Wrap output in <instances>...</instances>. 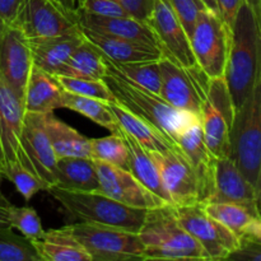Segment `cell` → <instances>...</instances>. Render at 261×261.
Returning a JSON list of instances; mask_svg holds the SVG:
<instances>
[{
  "instance_id": "obj_10",
  "label": "cell",
  "mask_w": 261,
  "mask_h": 261,
  "mask_svg": "<svg viewBox=\"0 0 261 261\" xmlns=\"http://www.w3.org/2000/svg\"><path fill=\"white\" fill-rule=\"evenodd\" d=\"M175 213L181 226L205 250L209 260H228L241 245V239L209 216L201 204L175 206Z\"/></svg>"
},
{
  "instance_id": "obj_18",
  "label": "cell",
  "mask_w": 261,
  "mask_h": 261,
  "mask_svg": "<svg viewBox=\"0 0 261 261\" xmlns=\"http://www.w3.org/2000/svg\"><path fill=\"white\" fill-rule=\"evenodd\" d=\"M24 114L22 98L0 74V142L5 163L19 160Z\"/></svg>"
},
{
  "instance_id": "obj_27",
  "label": "cell",
  "mask_w": 261,
  "mask_h": 261,
  "mask_svg": "<svg viewBox=\"0 0 261 261\" xmlns=\"http://www.w3.org/2000/svg\"><path fill=\"white\" fill-rule=\"evenodd\" d=\"M109 106L114 112L119 126L149 152H162V150H168L177 145L171 142L157 127L139 119L116 102L109 103Z\"/></svg>"
},
{
  "instance_id": "obj_53",
  "label": "cell",
  "mask_w": 261,
  "mask_h": 261,
  "mask_svg": "<svg viewBox=\"0 0 261 261\" xmlns=\"http://www.w3.org/2000/svg\"><path fill=\"white\" fill-rule=\"evenodd\" d=\"M257 3H259V7H260V10H261V0H257Z\"/></svg>"
},
{
  "instance_id": "obj_6",
  "label": "cell",
  "mask_w": 261,
  "mask_h": 261,
  "mask_svg": "<svg viewBox=\"0 0 261 261\" xmlns=\"http://www.w3.org/2000/svg\"><path fill=\"white\" fill-rule=\"evenodd\" d=\"M69 226L92 261L142 260L144 245L138 232L88 222Z\"/></svg>"
},
{
  "instance_id": "obj_36",
  "label": "cell",
  "mask_w": 261,
  "mask_h": 261,
  "mask_svg": "<svg viewBox=\"0 0 261 261\" xmlns=\"http://www.w3.org/2000/svg\"><path fill=\"white\" fill-rule=\"evenodd\" d=\"M61 88L65 92L79 94V96L91 97V98L99 99L106 103L116 102L111 89L106 84L103 79H86V78H73L66 75H54Z\"/></svg>"
},
{
  "instance_id": "obj_44",
  "label": "cell",
  "mask_w": 261,
  "mask_h": 261,
  "mask_svg": "<svg viewBox=\"0 0 261 261\" xmlns=\"http://www.w3.org/2000/svg\"><path fill=\"white\" fill-rule=\"evenodd\" d=\"M242 239L250 240V241H254L256 244L261 245V217L247 228L246 233H245V236Z\"/></svg>"
},
{
  "instance_id": "obj_4",
  "label": "cell",
  "mask_w": 261,
  "mask_h": 261,
  "mask_svg": "<svg viewBox=\"0 0 261 261\" xmlns=\"http://www.w3.org/2000/svg\"><path fill=\"white\" fill-rule=\"evenodd\" d=\"M46 191L76 222L106 224L139 232L148 213V209L125 205L101 191H69L56 186H50Z\"/></svg>"
},
{
  "instance_id": "obj_28",
  "label": "cell",
  "mask_w": 261,
  "mask_h": 261,
  "mask_svg": "<svg viewBox=\"0 0 261 261\" xmlns=\"http://www.w3.org/2000/svg\"><path fill=\"white\" fill-rule=\"evenodd\" d=\"M45 127L56 157L91 158L89 138L61 121L54 112L45 114Z\"/></svg>"
},
{
  "instance_id": "obj_13",
  "label": "cell",
  "mask_w": 261,
  "mask_h": 261,
  "mask_svg": "<svg viewBox=\"0 0 261 261\" xmlns=\"http://www.w3.org/2000/svg\"><path fill=\"white\" fill-rule=\"evenodd\" d=\"M17 24L28 38L54 37L79 30L75 10L53 0H24Z\"/></svg>"
},
{
  "instance_id": "obj_1",
  "label": "cell",
  "mask_w": 261,
  "mask_h": 261,
  "mask_svg": "<svg viewBox=\"0 0 261 261\" xmlns=\"http://www.w3.org/2000/svg\"><path fill=\"white\" fill-rule=\"evenodd\" d=\"M261 51V20L257 0H244L231 28L226 78L234 111L242 106L254 84Z\"/></svg>"
},
{
  "instance_id": "obj_30",
  "label": "cell",
  "mask_w": 261,
  "mask_h": 261,
  "mask_svg": "<svg viewBox=\"0 0 261 261\" xmlns=\"http://www.w3.org/2000/svg\"><path fill=\"white\" fill-rule=\"evenodd\" d=\"M201 205L209 216L224 224L240 239L245 236L247 228L261 217L260 206L239 203H205Z\"/></svg>"
},
{
  "instance_id": "obj_49",
  "label": "cell",
  "mask_w": 261,
  "mask_h": 261,
  "mask_svg": "<svg viewBox=\"0 0 261 261\" xmlns=\"http://www.w3.org/2000/svg\"><path fill=\"white\" fill-rule=\"evenodd\" d=\"M5 160H4V153H3V147H2V142H0V172H2V168L4 166Z\"/></svg>"
},
{
  "instance_id": "obj_33",
  "label": "cell",
  "mask_w": 261,
  "mask_h": 261,
  "mask_svg": "<svg viewBox=\"0 0 261 261\" xmlns=\"http://www.w3.org/2000/svg\"><path fill=\"white\" fill-rule=\"evenodd\" d=\"M92 160L101 161L127 170L129 168V153L121 133H111L107 137L89 139Z\"/></svg>"
},
{
  "instance_id": "obj_2",
  "label": "cell",
  "mask_w": 261,
  "mask_h": 261,
  "mask_svg": "<svg viewBox=\"0 0 261 261\" xmlns=\"http://www.w3.org/2000/svg\"><path fill=\"white\" fill-rule=\"evenodd\" d=\"M138 234L144 245L142 261L209 260L201 245L177 221L172 204L148 209Z\"/></svg>"
},
{
  "instance_id": "obj_16",
  "label": "cell",
  "mask_w": 261,
  "mask_h": 261,
  "mask_svg": "<svg viewBox=\"0 0 261 261\" xmlns=\"http://www.w3.org/2000/svg\"><path fill=\"white\" fill-rule=\"evenodd\" d=\"M32 68L28 37L17 24L7 25L0 37V74L22 101H24L25 86Z\"/></svg>"
},
{
  "instance_id": "obj_22",
  "label": "cell",
  "mask_w": 261,
  "mask_h": 261,
  "mask_svg": "<svg viewBox=\"0 0 261 261\" xmlns=\"http://www.w3.org/2000/svg\"><path fill=\"white\" fill-rule=\"evenodd\" d=\"M82 33L87 41L92 43L107 60L112 63H133V61L158 60L162 56V51L155 46L134 42L125 38L94 32L82 28Z\"/></svg>"
},
{
  "instance_id": "obj_3",
  "label": "cell",
  "mask_w": 261,
  "mask_h": 261,
  "mask_svg": "<svg viewBox=\"0 0 261 261\" xmlns=\"http://www.w3.org/2000/svg\"><path fill=\"white\" fill-rule=\"evenodd\" d=\"M103 81L111 89L116 103H119L120 106L134 114L139 119L157 127L175 144L181 130L189 122L199 117L190 112L175 109L161 96H157L148 89L120 75L109 64H107V74Z\"/></svg>"
},
{
  "instance_id": "obj_23",
  "label": "cell",
  "mask_w": 261,
  "mask_h": 261,
  "mask_svg": "<svg viewBox=\"0 0 261 261\" xmlns=\"http://www.w3.org/2000/svg\"><path fill=\"white\" fill-rule=\"evenodd\" d=\"M64 89L56 78L33 65L24 92L25 112L50 114L63 109Z\"/></svg>"
},
{
  "instance_id": "obj_14",
  "label": "cell",
  "mask_w": 261,
  "mask_h": 261,
  "mask_svg": "<svg viewBox=\"0 0 261 261\" xmlns=\"http://www.w3.org/2000/svg\"><path fill=\"white\" fill-rule=\"evenodd\" d=\"M147 23L157 37L162 55L173 59L184 66L198 65L190 37L167 0H154Z\"/></svg>"
},
{
  "instance_id": "obj_45",
  "label": "cell",
  "mask_w": 261,
  "mask_h": 261,
  "mask_svg": "<svg viewBox=\"0 0 261 261\" xmlns=\"http://www.w3.org/2000/svg\"><path fill=\"white\" fill-rule=\"evenodd\" d=\"M12 228L9 221V205L0 204V229Z\"/></svg>"
},
{
  "instance_id": "obj_35",
  "label": "cell",
  "mask_w": 261,
  "mask_h": 261,
  "mask_svg": "<svg viewBox=\"0 0 261 261\" xmlns=\"http://www.w3.org/2000/svg\"><path fill=\"white\" fill-rule=\"evenodd\" d=\"M0 261H41L35 245L13 228L0 229Z\"/></svg>"
},
{
  "instance_id": "obj_9",
  "label": "cell",
  "mask_w": 261,
  "mask_h": 261,
  "mask_svg": "<svg viewBox=\"0 0 261 261\" xmlns=\"http://www.w3.org/2000/svg\"><path fill=\"white\" fill-rule=\"evenodd\" d=\"M196 64L209 78L224 76L228 60L231 28L221 15L203 9L199 13L190 35Z\"/></svg>"
},
{
  "instance_id": "obj_46",
  "label": "cell",
  "mask_w": 261,
  "mask_h": 261,
  "mask_svg": "<svg viewBox=\"0 0 261 261\" xmlns=\"http://www.w3.org/2000/svg\"><path fill=\"white\" fill-rule=\"evenodd\" d=\"M201 3L204 4V7L206 8L211 12L216 13V14H219L218 12V5H217V0H200Z\"/></svg>"
},
{
  "instance_id": "obj_11",
  "label": "cell",
  "mask_w": 261,
  "mask_h": 261,
  "mask_svg": "<svg viewBox=\"0 0 261 261\" xmlns=\"http://www.w3.org/2000/svg\"><path fill=\"white\" fill-rule=\"evenodd\" d=\"M149 153L172 205L203 204V193L198 176L177 145L168 150Z\"/></svg>"
},
{
  "instance_id": "obj_38",
  "label": "cell",
  "mask_w": 261,
  "mask_h": 261,
  "mask_svg": "<svg viewBox=\"0 0 261 261\" xmlns=\"http://www.w3.org/2000/svg\"><path fill=\"white\" fill-rule=\"evenodd\" d=\"M190 37L199 13L206 9L200 0H167Z\"/></svg>"
},
{
  "instance_id": "obj_17",
  "label": "cell",
  "mask_w": 261,
  "mask_h": 261,
  "mask_svg": "<svg viewBox=\"0 0 261 261\" xmlns=\"http://www.w3.org/2000/svg\"><path fill=\"white\" fill-rule=\"evenodd\" d=\"M176 144L198 176L203 193V204H205L214 193L217 158L206 145L199 117L189 122L181 130L176 139Z\"/></svg>"
},
{
  "instance_id": "obj_52",
  "label": "cell",
  "mask_w": 261,
  "mask_h": 261,
  "mask_svg": "<svg viewBox=\"0 0 261 261\" xmlns=\"http://www.w3.org/2000/svg\"><path fill=\"white\" fill-rule=\"evenodd\" d=\"M53 2L58 3V4H60V5H61V7L66 8V5H65V0H53ZM66 9H68V8H66ZM68 10H69V9H68Z\"/></svg>"
},
{
  "instance_id": "obj_15",
  "label": "cell",
  "mask_w": 261,
  "mask_h": 261,
  "mask_svg": "<svg viewBox=\"0 0 261 261\" xmlns=\"http://www.w3.org/2000/svg\"><path fill=\"white\" fill-rule=\"evenodd\" d=\"M99 191L125 205L139 209H153L167 204L148 190L130 171L110 163L93 160Z\"/></svg>"
},
{
  "instance_id": "obj_26",
  "label": "cell",
  "mask_w": 261,
  "mask_h": 261,
  "mask_svg": "<svg viewBox=\"0 0 261 261\" xmlns=\"http://www.w3.org/2000/svg\"><path fill=\"white\" fill-rule=\"evenodd\" d=\"M54 186L69 191H99L93 160L83 157L58 158Z\"/></svg>"
},
{
  "instance_id": "obj_8",
  "label": "cell",
  "mask_w": 261,
  "mask_h": 261,
  "mask_svg": "<svg viewBox=\"0 0 261 261\" xmlns=\"http://www.w3.org/2000/svg\"><path fill=\"white\" fill-rule=\"evenodd\" d=\"M234 106L224 76L209 79L200 112L204 139L216 158L231 157V130Z\"/></svg>"
},
{
  "instance_id": "obj_5",
  "label": "cell",
  "mask_w": 261,
  "mask_h": 261,
  "mask_svg": "<svg viewBox=\"0 0 261 261\" xmlns=\"http://www.w3.org/2000/svg\"><path fill=\"white\" fill-rule=\"evenodd\" d=\"M259 12L261 20L260 7ZM231 158L245 177L256 188L261 170V51L251 91L242 106L234 112L231 130Z\"/></svg>"
},
{
  "instance_id": "obj_40",
  "label": "cell",
  "mask_w": 261,
  "mask_h": 261,
  "mask_svg": "<svg viewBox=\"0 0 261 261\" xmlns=\"http://www.w3.org/2000/svg\"><path fill=\"white\" fill-rule=\"evenodd\" d=\"M119 3L127 15L143 22H147L154 5V0H119Z\"/></svg>"
},
{
  "instance_id": "obj_43",
  "label": "cell",
  "mask_w": 261,
  "mask_h": 261,
  "mask_svg": "<svg viewBox=\"0 0 261 261\" xmlns=\"http://www.w3.org/2000/svg\"><path fill=\"white\" fill-rule=\"evenodd\" d=\"M24 0H0V17L9 24H14L22 10Z\"/></svg>"
},
{
  "instance_id": "obj_25",
  "label": "cell",
  "mask_w": 261,
  "mask_h": 261,
  "mask_svg": "<svg viewBox=\"0 0 261 261\" xmlns=\"http://www.w3.org/2000/svg\"><path fill=\"white\" fill-rule=\"evenodd\" d=\"M119 132L121 133L122 138H124L127 153H129V168H127V171H130L134 175V177L138 181H140L148 190L152 191L154 195H157L158 198H161L167 204H171L168 194L166 193L165 188H163L157 166H155L153 158L150 157V153L142 144H139L134 138L125 133L120 126Z\"/></svg>"
},
{
  "instance_id": "obj_41",
  "label": "cell",
  "mask_w": 261,
  "mask_h": 261,
  "mask_svg": "<svg viewBox=\"0 0 261 261\" xmlns=\"http://www.w3.org/2000/svg\"><path fill=\"white\" fill-rule=\"evenodd\" d=\"M228 260L236 261H261V245L250 240H241V245L229 255Z\"/></svg>"
},
{
  "instance_id": "obj_20",
  "label": "cell",
  "mask_w": 261,
  "mask_h": 261,
  "mask_svg": "<svg viewBox=\"0 0 261 261\" xmlns=\"http://www.w3.org/2000/svg\"><path fill=\"white\" fill-rule=\"evenodd\" d=\"M75 18L78 25L82 28L160 47L157 37L153 33L152 28L148 25V23L135 19L130 15L102 17V15L89 14L83 10L75 9Z\"/></svg>"
},
{
  "instance_id": "obj_50",
  "label": "cell",
  "mask_w": 261,
  "mask_h": 261,
  "mask_svg": "<svg viewBox=\"0 0 261 261\" xmlns=\"http://www.w3.org/2000/svg\"><path fill=\"white\" fill-rule=\"evenodd\" d=\"M256 191H257V196H259V201H260V199H261V170H260L259 180H257V184H256Z\"/></svg>"
},
{
  "instance_id": "obj_54",
  "label": "cell",
  "mask_w": 261,
  "mask_h": 261,
  "mask_svg": "<svg viewBox=\"0 0 261 261\" xmlns=\"http://www.w3.org/2000/svg\"><path fill=\"white\" fill-rule=\"evenodd\" d=\"M260 203H261V199H260Z\"/></svg>"
},
{
  "instance_id": "obj_12",
  "label": "cell",
  "mask_w": 261,
  "mask_h": 261,
  "mask_svg": "<svg viewBox=\"0 0 261 261\" xmlns=\"http://www.w3.org/2000/svg\"><path fill=\"white\" fill-rule=\"evenodd\" d=\"M56 157L45 127V114L25 112L18 162L35 172L50 188L56 182Z\"/></svg>"
},
{
  "instance_id": "obj_24",
  "label": "cell",
  "mask_w": 261,
  "mask_h": 261,
  "mask_svg": "<svg viewBox=\"0 0 261 261\" xmlns=\"http://www.w3.org/2000/svg\"><path fill=\"white\" fill-rule=\"evenodd\" d=\"M41 261H92L88 252L74 237L70 226L45 231L32 241Z\"/></svg>"
},
{
  "instance_id": "obj_7",
  "label": "cell",
  "mask_w": 261,
  "mask_h": 261,
  "mask_svg": "<svg viewBox=\"0 0 261 261\" xmlns=\"http://www.w3.org/2000/svg\"><path fill=\"white\" fill-rule=\"evenodd\" d=\"M160 66V96L175 109L200 117L211 78L199 65L184 66L166 55L161 56Z\"/></svg>"
},
{
  "instance_id": "obj_42",
  "label": "cell",
  "mask_w": 261,
  "mask_h": 261,
  "mask_svg": "<svg viewBox=\"0 0 261 261\" xmlns=\"http://www.w3.org/2000/svg\"><path fill=\"white\" fill-rule=\"evenodd\" d=\"M242 3H244V0H217L219 15L229 28H232V25H233Z\"/></svg>"
},
{
  "instance_id": "obj_39",
  "label": "cell",
  "mask_w": 261,
  "mask_h": 261,
  "mask_svg": "<svg viewBox=\"0 0 261 261\" xmlns=\"http://www.w3.org/2000/svg\"><path fill=\"white\" fill-rule=\"evenodd\" d=\"M76 9L102 17H125L127 13L119 0H78Z\"/></svg>"
},
{
  "instance_id": "obj_31",
  "label": "cell",
  "mask_w": 261,
  "mask_h": 261,
  "mask_svg": "<svg viewBox=\"0 0 261 261\" xmlns=\"http://www.w3.org/2000/svg\"><path fill=\"white\" fill-rule=\"evenodd\" d=\"M63 109L78 112L91 121L96 122L99 126L110 130L111 133H116L119 129L116 117H115L112 110L110 109L109 103L99 101V99L79 96V94L64 91Z\"/></svg>"
},
{
  "instance_id": "obj_29",
  "label": "cell",
  "mask_w": 261,
  "mask_h": 261,
  "mask_svg": "<svg viewBox=\"0 0 261 261\" xmlns=\"http://www.w3.org/2000/svg\"><path fill=\"white\" fill-rule=\"evenodd\" d=\"M107 74V64L98 50L86 40L73 51L56 75L73 78L103 79Z\"/></svg>"
},
{
  "instance_id": "obj_48",
  "label": "cell",
  "mask_w": 261,
  "mask_h": 261,
  "mask_svg": "<svg viewBox=\"0 0 261 261\" xmlns=\"http://www.w3.org/2000/svg\"><path fill=\"white\" fill-rule=\"evenodd\" d=\"M76 2L78 0H65V5L69 10H75L76 9Z\"/></svg>"
},
{
  "instance_id": "obj_37",
  "label": "cell",
  "mask_w": 261,
  "mask_h": 261,
  "mask_svg": "<svg viewBox=\"0 0 261 261\" xmlns=\"http://www.w3.org/2000/svg\"><path fill=\"white\" fill-rule=\"evenodd\" d=\"M9 221L12 228L18 229L24 237L31 241L42 237L45 229L42 227L40 216L32 206L9 205Z\"/></svg>"
},
{
  "instance_id": "obj_32",
  "label": "cell",
  "mask_w": 261,
  "mask_h": 261,
  "mask_svg": "<svg viewBox=\"0 0 261 261\" xmlns=\"http://www.w3.org/2000/svg\"><path fill=\"white\" fill-rule=\"evenodd\" d=\"M160 59L158 60L133 61V63H112L107 59H105V60L120 75L160 96L161 84H162Z\"/></svg>"
},
{
  "instance_id": "obj_34",
  "label": "cell",
  "mask_w": 261,
  "mask_h": 261,
  "mask_svg": "<svg viewBox=\"0 0 261 261\" xmlns=\"http://www.w3.org/2000/svg\"><path fill=\"white\" fill-rule=\"evenodd\" d=\"M3 178H8L14 185L15 190L23 196L25 201H30L40 191H46L48 186L31 170L18 161L7 162L2 168Z\"/></svg>"
},
{
  "instance_id": "obj_21",
  "label": "cell",
  "mask_w": 261,
  "mask_h": 261,
  "mask_svg": "<svg viewBox=\"0 0 261 261\" xmlns=\"http://www.w3.org/2000/svg\"><path fill=\"white\" fill-rule=\"evenodd\" d=\"M32 50L33 65L56 75L73 51L84 41L81 27L74 32L54 37L28 38Z\"/></svg>"
},
{
  "instance_id": "obj_51",
  "label": "cell",
  "mask_w": 261,
  "mask_h": 261,
  "mask_svg": "<svg viewBox=\"0 0 261 261\" xmlns=\"http://www.w3.org/2000/svg\"><path fill=\"white\" fill-rule=\"evenodd\" d=\"M7 23L4 22V20L2 19V17H0V37H2V35H3V32H4V30L5 28H7Z\"/></svg>"
},
{
  "instance_id": "obj_47",
  "label": "cell",
  "mask_w": 261,
  "mask_h": 261,
  "mask_svg": "<svg viewBox=\"0 0 261 261\" xmlns=\"http://www.w3.org/2000/svg\"><path fill=\"white\" fill-rule=\"evenodd\" d=\"M2 180H3V175H2V172H0V204H2V205H10L9 200L5 198V195L3 194V191H2Z\"/></svg>"
},
{
  "instance_id": "obj_19",
  "label": "cell",
  "mask_w": 261,
  "mask_h": 261,
  "mask_svg": "<svg viewBox=\"0 0 261 261\" xmlns=\"http://www.w3.org/2000/svg\"><path fill=\"white\" fill-rule=\"evenodd\" d=\"M206 203H239L260 206L256 188L245 177L231 157L217 158L214 193Z\"/></svg>"
}]
</instances>
